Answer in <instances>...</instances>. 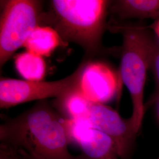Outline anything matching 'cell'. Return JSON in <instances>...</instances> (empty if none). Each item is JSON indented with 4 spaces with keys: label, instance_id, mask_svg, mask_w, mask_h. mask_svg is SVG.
I'll return each instance as SVG.
<instances>
[{
    "label": "cell",
    "instance_id": "7a4b0ae2",
    "mask_svg": "<svg viewBox=\"0 0 159 159\" xmlns=\"http://www.w3.org/2000/svg\"><path fill=\"white\" fill-rule=\"evenodd\" d=\"M111 2L106 0H52L50 11L42 12L40 25L52 28L64 44L75 43L88 57H92L102 50Z\"/></svg>",
    "mask_w": 159,
    "mask_h": 159
},
{
    "label": "cell",
    "instance_id": "277c9868",
    "mask_svg": "<svg viewBox=\"0 0 159 159\" xmlns=\"http://www.w3.org/2000/svg\"><path fill=\"white\" fill-rule=\"evenodd\" d=\"M1 68L40 25L43 1L39 0L1 1Z\"/></svg>",
    "mask_w": 159,
    "mask_h": 159
},
{
    "label": "cell",
    "instance_id": "3957f363",
    "mask_svg": "<svg viewBox=\"0 0 159 159\" xmlns=\"http://www.w3.org/2000/svg\"><path fill=\"white\" fill-rule=\"evenodd\" d=\"M112 32L121 34L120 79L130 93L133 113L130 117L138 133L145 113L144 90L149 69V56L153 38L144 27L112 19L108 24Z\"/></svg>",
    "mask_w": 159,
    "mask_h": 159
},
{
    "label": "cell",
    "instance_id": "9c48e42d",
    "mask_svg": "<svg viewBox=\"0 0 159 159\" xmlns=\"http://www.w3.org/2000/svg\"><path fill=\"white\" fill-rule=\"evenodd\" d=\"M109 11L117 21L131 18H159V0H118L111 1Z\"/></svg>",
    "mask_w": 159,
    "mask_h": 159
},
{
    "label": "cell",
    "instance_id": "52a82bcc",
    "mask_svg": "<svg viewBox=\"0 0 159 159\" xmlns=\"http://www.w3.org/2000/svg\"><path fill=\"white\" fill-rule=\"evenodd\" d=\"M70 144H77L81 154L74 159H119L113 140L92 127L85 120L64 119Z\"/></svg>",
    "mask_w": 159,
    "mask_h": 159
},
{
    "label": "cell",
    "instance_id": "e0dca14e",
    "mask_svg": "<svg viewBox=\"0 0 159 159\" xmlns=\"http://www.w3.org/2000/svg\"></svg>",
    "mask_w": 159,
    "mask_h": 159
},
{
    "label": "cell",
    "instance_id": "7c38bea8",
    "mask_svg": "<svg viewBox=\"0 0 159 159\" xmlns=\"http://www.w3.org/2000/svg\"><path fill=\"white\" fill-rule=\"evenodd\" d=\"M16 68L18 73L27 81H41L46 74V63L43 57L26 51L16 57Z\"/></svg>",
    "mask_w": 159,
    "mask_h": 159
},
{
    "label": "cell",
    "instance_id": "4fadbf2b",
    "mask_svg": "<svg viewBox=\"0 0 159 159\" xmlns=\"http://www.w3.org/2000/svg\"><path fill=\"white\" fill-rule=\"evenodd\" d=\"M149 69L153 74L156 83V90L152 97L151 102H159V44L153 40L149 56Z\"/></svg>",
    "mask_w": 159,
    "mask_h": 159
},
{
    "label": "cell",
    "instance_id": "8fae6325",
    "mask_svg": "<svg viewBox=\"0 0 159 159\" xmlns=\"http://www.w3.org/2000/svg\"><path fill=\"white\" fill-rule=\"evenodd\" d=\"M65 45L55 30L48 26H37L24 47L27 51L39 55L49 57L58 47Z\"/></svg>",
    "mask_w": 159,
    "mask_h": 159
},
{
    "label": "cell",
    "instance_id": "9a60e30c",
    "mask_svg": "<svg viewBox=\"0 0 159 159\" xmlns=\"http://www.w3.org/2000/svg\"><path fill=\"white\" fill-rule=\"evenodd\" d=\"M152 27L154 31L155 34H156L159 41V20L154 23Z\"/></svg>",
    "mask_w": 159,
    "mask_h": 159
},
{
    "label": "cell",
    "instance_id": "5b68a950",
    "mask_svg": "<svg viewBox=\"0 0 159 159\" xmlns=\"http://www.w3.org/2000/svg\"><path fill=\"white\" fill-rule=\"evenodd\" d=\"M89 58L84 60L70 75L52 81H31L14 79L0 81V107L8 108L33 101L58 98L78 87L83 69Z\"/></svg>",
    "mask_w": 159,
    "mask_h": 159
},
{
    "label": "cell",
    "instance_id": "6da1fadb",
    "mask_svg": "<svg viewBox=\"0 0 159 159\" xmlns=\"http://www.w3.org/2000/svg\"><path fill=\"white\" fill-rule=\"evenodd\" d=\"M0 149L21 159H74L64 118L40 101L0 125Z\"/></svg>",
    "mask_w": 159,
    "mask_h": 159
},
{
    "label": "cell",
    "instance_id": "5bb4252c",
    "mask_svg": "<svg viewBox=\"0 0 159 159\" xmlns=\"http://www.w3.org/2000/svg\"><path fill=\"white\" fill-rule=\"evenodd\" d=\"M0 159H21L16 156L0 149Z\"/></svg>",
    "mask_w": 159,
    "mask_h": 159
},
{
    "label": "cell",
    "instance_id": "8992f818",
    "mask_svg": "<svg viewBox=\"0 0 159 159\" xmlns=\"http://www.w3.org/2000/svg\"><path fill=\"white\" fill-rule=\"evenodd\" d=\"M85 120L113 140L120 159H132L137 133L130 118L124 119L117 111L106 104L92 102Z\"/></svg>",
    "mask_w": 159,
    "mask_h": 159
},
{
    "label": "cell",
    "instance_id": "2e32d148",
    "mask_svg": "<svg viewBox=\"0 0 159 159\" xmlns=\"http://www.w3.org/2000/svg\"><path fill=\"white\" fill-rule=\"evenodd\" d=\"M158 113H159V109H158Z\"/></svg>",
    "mask_w": 159,
    "mask_h": 159
},
{
    "label": "cell",
    "instance_id": "ba28073f",
    "mask_svg": "<svg viewBox=\"0 0 159 159\" xmlns=\"http://www.w3.org/2000/svg\"><path fill=\"white\" fill-rule=\"evenodd\" d=\"M119 77L108 65L88 60L78 89L91 102L105 104L119 91Z\"/></svg>",
    "mask_w": 159,
    "mask_h": 159
},
{
    "label": "cell",
    "instance_id": "30bf717a",
    "mask_svg": "<svg viewBox=\"0 0 159 159\" xmlns=\"http://www.w3.org/2000/svg\"><path fill=\"white\" fill-rule=\"evenodd\" d=\"M91 104L77 87L56 98L52 106L65 119L84 120Z\"/></svg>",
    "mask_w": 159,
    "mask_h": 159
}]
</instances>
